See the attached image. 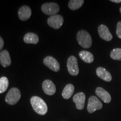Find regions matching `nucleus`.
Segmentation results:
<instances>
[{
  "mask_svg": "<svg viewBox=\"0 0 121 121\" xmlns=\"http://www.w3.org/2000/svg\"><path fill=\"white\" fill-rule=\"evenodd\" d=\"M96 73L99 78L107 82H109L112 79V77L110 72L103 67H98L96 69Z\"/></svg>",
  "mask_w": 121,
  "mask_h": 121,
  "instance_id": "obj_15",
  "label": "nucleus"
},
{
  "mask_svg": "<svg viewBox=\"0 0 121 121\" xmlns=\"http://www.w3.org/2000/svg\"><path fill=\"white\" fill-rule=\"evenodd\" d=\"M103 104L102 102L95 96H91L89 98L87 109L89 113H93L97 110H100L102 108Z\"/></svg>",
  "mask_w": 121,
  "mask_h": 121,
  "instance_id": "obj_6",
  "label": "nucleus"
},
{
  "mask_svg": "<svg viewBox=\"0 0 121 121\" xmlns=\"http://www.w3.org/2000/svg\"><path fill=\"white\" fill-rule=\"evenodd\" d=\"M95 93L100 99H101L105 103H109L111 101V96L103 87H98L95 90Z\"/></svg>",
  "mask_w": 121,
  "mask_h": 121,
  "instance_id": "obj_13",
  "label": "nucleus"
},
{
  "mask_svg": "<svg viewBox=\"0 0 121 121\" xmlns=\"http://www.w3.org/2000/svg\"><path fill=\"white\" fill-rule=\"evenodd\" d=\"M42 89L48 95H53L56 91V87L53 82L50 80H45L42 84Z\"/></svg>",
  "mask_w": 121,
  "mask_h": 121,
  "instance_id": "obj_9",
  "label": "nucleus"
},
{
  "mask_svg": "<svg viewBox=\"0 0 121 121\" xmlns=\"http://www.w3.org/2000/svg\"><path fill=\"white\" fill-rule=\"evenodd\" d=\"M110 1H112V2H114V3H120V2H121V0H111Z\"/></svg>",
  "mask_w": 121,
  "mask_h": 121,
  "instance_id": "obj_24",
  "label": "nucleus"
},
{
  "mask_svg": "<svg viewBox=\"0 0 121 121\" xmlns=\"http://www.w3.org/2000/svg\"><path fill=\"white\" fill-rule=\"evenodd\" d=\"M74 90H75V87L73 85L71 84H67L63 90L62 93V97L65 99H69L73 94Z\"/></svg>",
  "mask_w": 121,
  "mask_h": 121,
  "instance_id": "obj_17",
  "label": "nucleus"
},
{
  "mask_svg": "<svg viewBox=\"0 0 121 121\" xmlns=\"http://www.w3.org/2000/svg\"><path fill=\"white\" fill-rule=\"evenodd\" d=\"M42 12L45 15L53 16L60 11V6L56 3L50 2L44 4L41 7Z\"/></svg>",
  "mask_w": 121,
  "mask_h": 121,
  "instance_id": "obj_4",
  "label": "nucleus"
},
{
  "mask_svg": "<svg viewBox=\"0 0 121 121\" xmlns=\"http://www.w3.org/2000/svg\"><path fill=\"white\" fill-rule=\"evenodd\" d=\"M4 45V41L3 40L2 38L0 37V51L2 49Z\"/></svg>",
  "mask_w": 121,
  "mask_h": 121,
  "instance_id": "obj_23",
  "label": "nucleus"
},
{
  "mask_svg": "<svg viewBox=\"0 0 121 121\" xmlns=\"http://www.w3.org/2000/svg\"><path fill=\"white\" fill-rule=\"evenodd\" d=\"M116 34L119 38L121 39V22H119L117 25V29H116Z\"/></svg>",
  "mask_w": 121,
  "mask_h": 121,
  "instance_id": "obj_22",
  "label": "nucleus"
},
{
  "mask_svg": "<svg viewBox=\"0 0 121 121\" xmlns=\"http://www.w3.org/2000/svg\"><path fill=\"white\" fill-rule=\"evenodd\" d=\"M31 15V10L30 7L24 5L20 7L18 11V16L22 21H26L30 17Z\"/></svg>",
  "mask_w": 121,
  "mask_h": 121,
  "instance_id": "obj_12",
  "label": "nucleus"
},
{
  "mask_svg": "<svg viewBox=\"0 0 121 121\" xmlns=\"http://www.w3.org/2000/svg\"><path fill=\"white\" fill-rule=\"evenodd\" d=\"M85 99V95L82 92L76 94L73 96V101L76 104V107L78 110H82L84 109Z\"/></svg>",
  "mask_w": 121,
  "mask_h": 121,
  "instance_id": "obj_10",
  "label": "nucleus"
},
{
  "mask_svg": "<svg viewBox=\"0 0 121 121\" xmlns=\"http://www.w3.org/2000/svg\"><path fill=\"white\" fill-rule=\"evenodd\" d=\"M84 2V0H71L69 2V7L71 10H78L82 6Z\"/></svg>",
  "mask_w": 121,
  "mask_h": 121,
  "instance_id": "obj_19",
  "label": "nucleus"
},
{
  "mask_svg": "<svg viewBox=\"0 0 121 121\" xmlns=\"http://www.w3.org/2000/svg\"><path fill=\"white\" fill-rule=\"evenodd\" d=\"M30 103L33 109L38 114L44 116L47 113V105L41 98L37 96H32L30 99Z\"/></svg>",
  "mask_w": 121,
  "mask_h": 121,
  "instance_id": "obj_1",
  "label": "nucleus"
},
{
  "mask_svg": "<svg viewBox=\"0 0 121 121\" xmlns=\"http://www.w3.org/2000/svg\"><path fill=\"white\" fill-rule=\"evenodd\" d=\"M67 67L69 73L72 76H77L79 73L78 60L73 56H71L67 62Z\"/></svg>",
  "mask_w": 121,
  "mask_h": 121,
  "instance_id": "obj_5",
  "label": "nucleus"
},
{
  "mask_svg": "<svg viewBox=\"0 0 121 121\" xmlns=\"http://www.w3.org/2000/svg\"><path fill=\"white\" fill-rule=\"evenodd\" d=\"M43 63L47 67L54 72H58L60 69V65L58 62L52 56L45 57L43 60Z\"/></svg>",
  "mask_w": 121,
  "mask_h": 121,
  "instance_id": "obj_8",
  "label": "nucleus"
},
{
  "mask_svg": "<svg viewBox=\"0 0 121 121\" xmlns=\"http://www.w3.org/2000/svg\"><path fill=\"white\" fill-rule=\"evenodd\" d=\"M0 63L4 67H9L11 65V57L7 50H3L0 52Z\"/></svg>",
  "mask_w": 121,
  "mask_h": 121,
  "instance_id": "obj_14",
  "label": "nucleus"
},
{
  "mask_svg": "<svg viewBox=\"0 0 121 121\" xmlns=\"http://www.w3.org/2000/svg\"><path fill=\"white\" fill-rule=\"evenodd\" d=\"M98 33L99 36L105 41H110L112 40L113 36L110 33L108 27L104 25H100L98 27Z\"/></svg>",
  "mask_w": 121,
  "mask_h": 121,
  "instance_id": "obj_11",
  "label": "nucleus"
},
{
  "mask_svg": "<svg viewBox=\"0 0 121 121\" xmlns=\"http://www.w3.org/2000/svg\"><path fill=\"white\" fill-rule=\"evenodd\" d=\"M9 86V80L6 77L0 78V94L4 93Z\"/></svg>",
  "mask_w": 121,
  "mask_h": 121,
  "instance_id": "obj_20",
  "label": "nucleus"
},
{
  "mask_svg": "<svg viewBox=\"0 0 121 121\" xmlns=\"http://www.w3.org/2000/svg\"><path fill=\"white\" fill-rule=\"evenodd\" d=\"M119 10H120V13H121V7L120 8V9H119Z\"/></svg>",
  "mask_w": 121,
  "mask_h": 121,
  "instance_id": "obj_25",
  "label": "nucleus"
},
{
  "mask_svg": "<svg viewBox=\"0 0 121 121\" xmlns=\"http://www.w3.org/2000/svg\"><path fill=\"white\" fill-rule=\"evenodd\" d=\"M79 57L85 62L91 63L94 61V56L91 53L86 51H82L79 53Z\"/></svg>",
  "mask_w": 121,
  "mask_h": 121,
  "instance_id": "obj_18",
  "label": "nucleus"
},
{
  "mask_svg": "<svg viewBox=\"0 0 121 121\" xmlns=\"http://www.w3.org/2000/svg\"><path fill=\"white\" fill-rule=\"evenodd\" d=\"M64 20L61 15H55L51 16L47 20V23L49 26L54 29H58L62 26Z\"/></svg>",
  "mask_w": 121,
  "mask_h": 121,
  "instance_id": "obj_7",
  "label": "nucleus"
},
{
  "mask_svg": "<svg viewBox=\"0 0 121 121\" xmlns=\"http://www.w3.org/2000/svg\"><path fill=\"white\" fill-rule=\"evenodd\" d=\"M77 40L81 47L85 48H90L92 45L91 35L85 30H80L77 34Z\"/></svg>",
  "mask_w": 121,
  "mask_h": 121,
  "instance_id": "obj_2",
  "label": "nucleus"
},
{
  "mask_svg": "<svg viewBox=\"0 0 121 121\" xmlns=\"http://www.w3.org/2000/svg\"><path fill=\"white\" fill-rule=\"evenodd\" d=\"M110 57L114 60H121V48H116L112 51Z\"/></svg>",
  "mask_w": 121,
  "mask_h": 121,
  "instance_id": "obj_21",
  "label": "nucleus"
},
{
  "mask_svg": "<svg viewBox=\"0 0 121 121\" xmlns=\"http://www.w3.org/2000/svg\"><path fill=\"white\" fill-rule=\"evenodd\" d=\"M21 98V93L19 89L13 87L9 91L5 98V101L9 105H15Z\"/></svg>",
  "mask_w": 121,
  "mask_h": 121,
  "instance_id": "obj_3",
  "label": "nucleus"
},
{
  "mask_svg": "<svg viewBox=\"0 0 121 121\" xmlns=\"http://www.w3.org/2000/svg\"><path fill=\"white\" fill-rule=\"evenodd\" d=\"M24 41L27 44H36L39 41V37L37 34L33 33H28L24 35Z\"/></svg>",
  "mask_w": 121,
  "mask_h": 121,
  "instance_id": "obj_16",
  "label": "nucleus"
}]
</instances>
